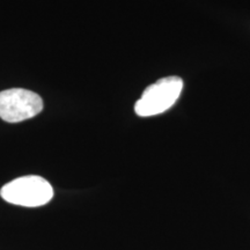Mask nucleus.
I'll return each mask as SVG.
<instances>
[{"mask_svg": "<svg viewBox=\"0 0 250 250\" xmlns=\"http://www.w3.org/2000/svg\"><path fill=\"white\" fill-rule=\"evenodd\" d=\"M0 196L11 204L37 208L48 204L51 201L54 197V189L43 177L29 175L5 184L0 190Z\"/></svg>", "mask_w": 250, "mask_h": 250, "instance_id": "obj_1", "label": "nucleus"}, {"mask_svg": "<svg viewBox=\"0 0 250 250\" xmlns=\"http://www.w3.org/2000/svg\"><path fill=\"white\" fill-rule=\"evenodd\" d=\"M182 89L183 80L180 77L159 79L144 90L142 98L136 102L134 111L140 117L162 114L176 103Z\"/></svg>", "mask_w": 250, "mask_h": 250, "instance_id": "obj_2", "label": "nucleus"}, {"mask_svg": "<svg viewBox=\"0 0 250 250\" xmlns=\"http://www.w3.org/2000/svg\"><path fill=\"white\" fill-rule=\"evenodd\" d=\"M43 109L39 94L23 88L0 92V118L8 123H18L35 117Z\"/></svg>", "mask_w": 250, "mask_h": 250, "instance_id": "obj_3", "label": "nucleus"}]
</instances>
